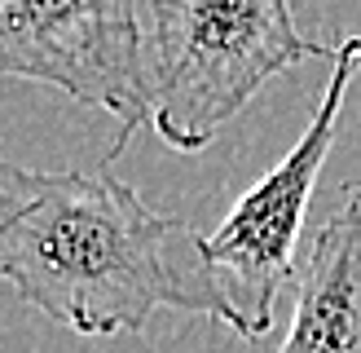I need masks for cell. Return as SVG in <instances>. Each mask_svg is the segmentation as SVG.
<instances>
[{
  "label": "cell",
  "instance_id": "6da1fadb",
  "mask_svg": "<svg viewBox=\"0 0 361 353\" xmlns=\"http://www.w3.org/2000/svg\"><path fill=\"white\" fill-rule=\"evenodd\" d=\"M0 282L75 335L146 331L159 309L207 313L229 327L203 234L146 208L115 176L0 159Z\"/></svg>",
  "mask_w": 361,
  "mask_h": 353
},
{
  "label": "cell",
  "instance_id": "7a4b0ae2",
  "mask_svg": "<svg viewBox=\"0 0 361 353\" xmlns=\"http://www.w3.org/2000/svg\"><path fill=\"white\" fill-rule=\"evenodd\" d=\"M304 58L335 49L295 27L286 0H146L141 102L154 133L198 155L260 88Z\"/></svg>",
  "mask_w": 361,
  "mask_h": 353
},
{
  "label": "cell",
  "instance_id": "3957f363",
  "mask_svg": "<svg viewBox=\"0 0 361 353\" xmlns=\"http://www.w3.org/2000/svg\"><path fill=\"white\" fill-rule=\"evenodd\" d=\"M361 76V35H344L331 58V80L313 106V119L291 150L229 208L216 234H203L207 270L216 274L229 305V331L260 340L274 327V305L282 287L295 282V247L304 234L313 186L335 146L339 111L353 80Z\"/></svg>",
  "mask_w": 361,
  "mask_h": 353
},
{
  "label": "cell",
  "instance_id": "277c9868",
  "mask_svg": "<svg viewBox=\"0 0 361 353\" xmlns=\"http://www.w3.org/2000/svg\"><path fill=\"white\" fill-rule=\"evenodd\" d=\"M0 76L35 80L119 119L106 168L146 124L141 5L133 0H0Z\"/></svg>",
  "mask_w": 361,
  "mask_h": 353
},
{
  "label": "cell",
  "instance_id": "5b68a950",
  "mask_svg": "<svg viewBox=\"0 0 361 353\" xmlns=\"http://www.w3.org/2000/svg\"><path fill=\"white\" fill-rule=\"evenodd\" d=\"M291 296L295 309L278 353H361V181L317 225Z\"/></svg>",
  "mask_w": 361,
  "mask_h": 353
}]
</instances>
